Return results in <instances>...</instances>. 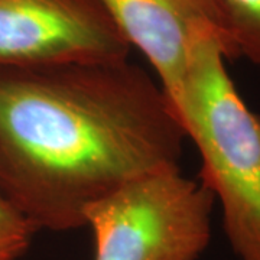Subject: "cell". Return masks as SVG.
Masks as SVG:
<instances>
[{"label":"cell","mask_w":260,"mask_h":260,"mask_svg":"<svg viewBox=\"0 0 260 260\" xmlns=\"http://www.w3.org/2000/svg\"><path fill=\"white\" fill-rule=\"evenodd\" d=\"M215 198L179 165L133 177L84 211L94 260H198L211 240Z\"/></svg>","instance_id":"3957f363"},{"label":"cell","mask_w":260,"mask_h":260,"mask_svg":"<svg viewBox=\"0 0 260 260\" xmlns=\"http://www.w3.org/2000/svg\"><path fill=\"white\" fill-rule=\"evenodd\" d=\"M185 138L160 84L129 58L0 67V195L35 232L84 227L93 201L179 165Z\"/></svg>","instance_id":"6da1fadb"},{"label":"cell","mask_w":260,"mask_h":260,"mask_svg":"<svg viewBox=\"0 0 260 260\" xmlns=\"http://www.w3.org/2000/svg\"><path fill=\"white\" fill-rule=\"evenodd\" d=\"M100 0H0V67L129 58Z\"/></svg>","instance_id":"277c9868"},{"label":"cell","mask_w":260,"mask_h":260,"mask_svg":"<svg viewBox=\"0 0 260 260\" xmlns=\"http://www.w3.org/2000/svg\"><path fill=\"white\" fill-rule=\"evenodd\" d=\"M130 47L155 70L175 110L194 42L215 32L232 59L214 0H100Z\"/></svg>","instance_id":"5b68a950"},{"label":"cell","mask_w":260,"mask_h":260,"mask_svg":"<svg viewBox=\"0 0 260 260\" xmlns=\"http://www.w3.org/2000/svg\"><path fill=\"white\" fill-rule=\"evenodd\" d=\"M232 59L260 65V0H214Z\"/></svg>","instance_id":"8992f818"},{"label":"cell","mask_w":260,"mask_h":260,"mask_svg":"<svg viewBox=\"0 0 260 260\" xmlns=\"http://www.w3.org/2000/svg\"><path fill=\"white\" fill-rule=\"evenodd\" d=\"M35 233L34 227L0 195V247H29Z\"/></svg>","instance_id":"52a82bcc"},{"label":"cell","mask_w":260,"mask_h":260,"mask_svg":"<svg viewBox=\"0 0 260 260\" xmlns=\"http://www.w3.org/2000/svg\"><path fill=\"white\" fill-rule=\"evenodd\" d=\"M227 59L215 32L195 41L175 113L200 153V181L221 205L233 253L260 260V116L236 88Z\"/></svg>","instance_id":"7a4b0ae2"},{"label":"cell","mask_w":260,"mask_h":260,"mask_svg":"<svg viewBox=\"0 0 260 260\" xmlns=\"http://www.w3.org/2000/svg\"><path fill=\"white\" fill-rule=\"evenodd\" d=\"M28 247L23 246H8L0 247V260H18L20 256L25 254Z\"/></svg>","instance_id":"ba28073f"}]
</instances>
